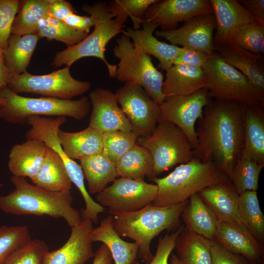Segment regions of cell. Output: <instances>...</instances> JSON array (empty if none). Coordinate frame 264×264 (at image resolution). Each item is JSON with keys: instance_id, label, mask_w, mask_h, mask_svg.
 I'll list each match as a JSON object with an SVG mask.
<instances>
[{"instance_id": "obj_5", "label": "cell", "mask_w": 264, "mask_h": 264, "mask_svg": "<svg viewBox=\"0 0 264 264\" xmlns=\"http://www.w3.org/2000/svg\"><path fill=\"white\" fill-rule=\"evenodd\" d=\"M82 9L91 16L94 22L93 31L77 44L57 52L52 63L54 67L63 65L70 67L75 62L85 57H95L106 65L110 77L114 78L117 66L106 59L105 52L109 42L115 36L123 33L107 10V3L97 2L91 5L84 4Z\"/></svg>"}, {"instance_id": "obj_18", "label": "cell", "mask_w": 264, "mask_h": 264, "mask_svg": "<svg viewBox=\"0 0 264 264\" xmlns=\"http://www.w3.org/2000/svg\"><path fill=\"white\" fill-rule=\"evenodd\" d=\"M213 241L227 250L242 256L252 264H259L263 257V243L240 223L219 221Z\"/></svg>"}, {"instance_id": "obj_9", "label": "cell", "mask_w": 264, "mask_h": 264, "mask_svg": "<svg viewBox=\"0 0 264 264\" xmlns=\"http://www.w3.org/2000/svg\"><path fill=\"white\" fill-rule=\"evenodd\" d=\"M136 143L147 149L152 156L154 166L151 181L194 157V148L185 134L166 121L158 122L150 135L138 137Z\"/></svg>"}, {"instance_id": "obj_15", "label": "cell", "mask_w": 264, "mask_h": 264, "mask_svg": "<svg viewBox=\"0 0 264 264\" xmlns=\"http://www.w3.org/2000/svg\"><path fill=\"white\" fill-rule=\"evenodd\" d=\"M210 13L213 11L209 0H157L147 10L144 21L161 30H172L176 28L179 22Z\"/></svg>"}, {"instance_id": "obj_51", "label": "cell", "mask_w": 264, "mask_h": 264, "mask_svg": "<svg viewBox=\"0 0 264 264\" xmlns=\"http://www.w3.org/2000/svg\"><path fill=\"white\" fill-rule=\"evenodd\" d=\"M8 71L5 65L3 50L0 47V89L7 86Z\"/></svg>"}, {"instance_id": "obj_34", "label": "cell", "mask_w": 264, "mask_h": 264, "mask_svg": "<svg viewBox=\"0 0 264 264\" xmlns=\"http://www.w3.org/2000/svg\"><path fill=\"white\" fill-rule=\"evenodd\" d=\"M49 1L20 0L17 15L12 23L11 34L21 36L36 34L41 21L49 17Z\"/></svg>"}, {"instance_id": "obj_3", "label": "cell", "mask_w": 264, "mask_h": 264, "mask_svg": "<svg viewBox=\"0 0 264 264\" xmlns=\"http://www.w3.org/2000/svg\"><path fill=\"white\" fill-rule=\"evenodd\" d=\"M188 200L167 206L151 203L134 212L112 213V223L120 237L133 240L138 246L137 257L146 264L154 258L150 250L153 239L162 231L176 230L181 214Z\"/></svg>"}, {"instance_id": "obj_54", "label": "cell", "mask_w": 264, "mask_h": 264, "mask_svg": "<svg viewBox=\"0 0 264 264\" xmlns=\"http://www.w3.org/2000/svg\"><path fill=\"white\" fill-rule=\"evenodd\" d=\"M2 186H3V184H0V188L2 187Z\"/></svg>"}, {"instance_id": "obj_33", "label": "cell", "mask_w": 264, "mask_h": 264, "mask_svg": "<svg viewBox=\"0 0 264 264\" xmlns=\"http://www.w3.org/2000/svg\"><path fill=\"white\" fill-rule=\"evenodd\" d=\"M117 177L150 180L153 170L152 156L144 147L136 143L115 163Z\"/></svg>"}, {"instance_id": "obj_27", "label": "cell", "mask_w": 264, "mask_h": 264, "mask_svg": "<svg viewBox=\"0 0 264 264\" xmlns=\"http://www.w3.org/2000/svg\"><path fill=\"white\" fill-rule=\"evenodd\" d=\"M58 136L64 152L72 160H80L102 152L103 133L89 127L75 132L59 129Z\"/></svg>"}, {"instance_id": "obj_17", "label": "cell", "mask_w": 264, "mask_h": 264, "mask_svg": "<svg viewBox=\"0 0 264 264\" xmlns=\"http://www.w3.org/2000/svg\"><path fill=\"white\" fill-rule=\"evenodd\" d=\"M93 228L91 220H82L71 228L68 240L61 248L46 253L43 264H85L94 255L90 239Z\"/></svg>"}, {"instance_id": "obj_30", "label": "cell", "mask_w": 264, "mask_h": 264, "mask_svg": "<svg viewBox=\"0 0 264 264\" xmlns=\"http://www.w3.org/2000/svg\"><path fill=\"white\" fill-rule=\"evenodd\" d=\"M79 160L90 194L102 192L117 177L115 163L102 152Z\"/></svg>"}, {"instance_id": "obj_26", "label": "cell", "mask_w": 264, "mask_h": 264, "mask_svg": "<svg viewBox=\"0 0 264 264\" xmlns=\"http://www.w3.org/2000/svg\"><path fill=\"white\" fill-rule=\"evenodd\" d=\"M90 239L91 242H100L107 246L115 264H131L137 259L138 244L121 238L113 227L110 215L103 219L98 227L93 228Z\"/></svg>"}, {"instance_id": "obj_50", "label": "cell", "mask_w": 264, "mask_h": 264, "mask_svg": "<svg viewBox=\"0 0 264 264\" xmlns=\"http://www.w3.org/2000/svg\"><path fill=\"white\" fill-rule=\"evenodd\" d=\"M113 258L106 245L103 243L94 252L92 264H112Z\"/></svg>"}, {"instance_id": "obj_14", "label": "cell", "mask_w": 264, "mask_h": 264, "mask_svg": "<svg viewBox=\"0 0 264 264\" xmlns=\"http://www.w3.org/2000/svg\"><path fill=\"white\" fill-rule=\"evenodd\" d=\"M216 27L214 15L210 13L189 19L178 28L155 31V35L172 45L211 54L215 51L213 33Z\"/></svg>"}, {"instance_id": "obj_31", "label": "cell", "mask_w": 264, "mask_h": 264, "mask_svg": "<svg viewBox=\"0 0 264 264\" xmlns=\"http://www.w3.org/2000/svg\"><path fill=\"white\" fill-rule=\"evenodd\" d=\"M40 39L37 34L10 35L7 46L3 51L5 65L8 72L21 74L27 71Z\"/></svg>"}, {"instance_id": "obj_21", "label": "cell", "mask_w": 264, "mask_h": 264, "mask_svg": "<svg viewBox=\"0 0 264 264\" xmlns=\"http://www.w3.org/2000/svg\"><path fill=\"white\" fill-rule=\"evenodd\" d=\"M215 51L225 63L246 77L258 90L264 92L263 56L251 53L232 43L215 45Z\"/></svg>"}, {"instance_id": "obj_38", "label": "cell", "mask_w": 264, "mask_h": 264, "mask_svg": "<svg viewBox=\"0 0 264 264\" xmlns=\"http://www.w3.org/2000/svg\"><path fill=\"white\" fill-rule=\"evenodd\" d=\"M36 34L41 38L63 42L67 47L77 44L88 35L75 30L62 21L49 17L41 21Z\"/></svg>"}, {"instance_id": "obj_1", "label": "cell", "mask_w": 264, "mask_h": 264, "mask_svg": "<svg viewBox=\"0 0 264 264\" xmlns=\"http://www.w3.org/2000/svg\"><path fill=\"white\" fill-rule=\"evenodd\" d=\"M244 106L236 101L211 99L196 130L193 158L215 163L228 178L242 154Z\"/></svg>"}, {"instance_id": "obj_12", "label": "cell", "mask_w": 264, "mask_h": 264, "mask_svg": "<svg viewBox=\"0 0 264 264\" xmlns=\"http://www.w3.org/2000/svg\"><path fill=\"white\" fill-rule=\"evenodd\" d=\"M211 99L203 88L193 94L167 97L160 105L158 122H170L186 136L194 149L198 144L196 121L203 116V109Z\"/></svg>"}, {"instance_id": "obj_2", "label": "cell", "mask_w": 264, "mask_h": 264, "mask_svg": "<svg viewBox=\"0 0 264 264\" xmlns=\"http://www.w3.org/2000/svg\"><path fill=\"white\" fill-rule=\"evenodd\" d=\"M14 190L0 196V210L13 215H47L63 218L71 228L82 220L80 212L72 207L70 191L54 192L13 176L10 179Z\"/></svg>"}, {"instance_id": "obj_46", "label": "cell", "mask_w": 264, "mask_h": 264, "mask_svg": "<svg viewBox=\"0 0 264 264\" xmlns=\"http://www.w3.org/2000/svg\"><path fill=\"white\" fill-rule=\"evenodd\" d=\"M182 47L183 50L176 57L173 65L183 64L202 67L211 54L196 49Z\"/></svg>"}, {"instance_id": "obj_35", "label": "cell", "mask_w": 264, "mask_h": 264, "mask_svg": "<svg viewBox=\"0 0 264 264\" xmlns=\"http://www.w3.org/2000/svg\"><path fill=\"white\" fill-rule=\"evenodd\" d=\"M238 214L240 223L261 243L264 242V216L257 191H246L239 194Z\"/></svg>"}, {"instance_id": "obj_52", "label": "cell", "mask_w": 264, "mask_h": 264, "mask_svg": "<svg viewBox=\"0 0 264 264\" xmlns=\"http://www.w3.org/2000/svg\"><path fill=\"white\" fill-rule=\"evenodd\" d=\"M170 260L171 264H187L181 261L177 256L174 254H171Z\"/></svg>"}, {"instance_id": "obj_19", "label": "cell", "mask_w": 264, "mask_h": 264, "mask_svg": "<svg viewBox=\"0 0 264 264\" xmlns=\"http://www.w3.org/2000/svg\"><path fill=\"white\" fill-rule=\"evenodd\" d=\"M216 22L213 37L215 45L231 42L235 33L242 26L257 22L254 17L236 0H210Z\"/></svg>"}, {"instance_id": "obj_49", "label": "cell", "mask_w": 264, "mask_h": 264, "mask_svg": "<svg viewBox=\"0 0 264 264\" xmlns=\"http://www.w3.org/2000/svg\"><path fill=\"white\" fill-rule=\"evenodd\" d=\"M239 1L254 17L257 22L264 25V0H242Z\"/></svg>"}, {"instance_id": "obj_48", "label": "cell", "mask_w": 264, "mask_h": 264, "mask_svg": "<svg viewBox=\"0 0 264 264\" xmlns=\"http://www.w3.org/2000/svg\"><path fill=\"white\" fill-rule=\"evenodd\" d=\"M75 12L72 5L65 0H50L49 17L63 21Z\"/></svg>"}, {"instance_id": "obj_37", "label": "cell", "mask_w": 264, "mask_h": 264, "mask_svg": "<svg viewBox=\"0 0 264 264\" xmlns=\"http://www.w3.org/2000/svg\"><path fill=\"white\" fill-rule=\"evenodd\" d=\"M264 167V164L241 155L229 178L239 194L246 191H257L260 174Z\"/></svg>"}, {"instance_id": "obj_10", "label": "cell", "mask_w": 264, "mask_h": 264, "mask_svg": "<svg viewBox=\"0 0 264 264\" xmlns=\"http://www.w3.org/2000/svg\"><path fill=\"white\" fill-rule=\"evenodd\" d=\"M7 87L17 94L30 93L70 100L88 91L91 84L75 79L66 66L44 75H34L27 71L21 74L8 72Z\"/></svg>"}, {"instance_id": "obj_36", "label": "cell", "mask_w": 264, "mask_h": 264, "mask_svg": "<svg viewBox=\"0 0 264 264\" xmlns=\"http://www.w3.org/2000/svg\"><path fill=\"white\" fill-rule=\"evenodd\" d=\"M157 0H114L107 4V10L117 25L123 29L129 17L133 29H139L148 8Z\"/></svg>"}, {"instance_id": "obj_53", "label": "cell", "mask_w": 264, "mask_h": 264, "mask_svg": "<svg viewBox=\"0 0 264 264\" xmlns=\"http://www.w3.org/2000/svg\"><path fill=\"white\" fill-rule=\"evenodd\" d=\"M5 104V100L0 95V118L1 115V109Z\"/></svg>"}, {"instance_id": "obj_4", "label": "cell", "mask_w": 264, "mask_h": 264, "mask_svg": "<svg viewBox=\"0 0 264 264\" xmlns=\"http://www.w3.org/2000/svg\"><path fill=\"white\" fill-rule=\"evenodd\" d=\"M228 179L215 163L193 158L180 164L167 176L152 180L157 185L158 192L151 204L167 206L182 203L203 189Z\"/></svg>"}, {"instance_id": "obj_42", "label": "cell", "mask_w": 264, "mask_h": 264, "mask_svg": "<svg viewBox=\"0 0 264 264\" xmlns=\"http://www.w3.org/2000/svg\"><path fill=\"white\" fill-rule=\"evenodd\" d=\"M48 251L44 241L38 239L31 240L15 251L4 264H43Z\"/></svg>"}, {"instance_id": "obj_28", "label": "cell", "mask_w": 264, "mask_h": 264, "mask_svg": "<svg viewBox=\"0 0 264 264\" xmlns=\"http://www.w3.org/2000/svg\"><path fill=\"white\" fill-rule=\"evenodd\" d=\"M180 217L187 229L209 240H214L219 220L198 193L190 198Z\"/></svg>"}, {"instance_id": "obj_11", "label": "cell", "mask_w": 264, "mask_h": 264, "mask_svg": "<svg viewBox=\"0 0 264 264\" xmlns=\"http://www.w3.org/2000/svg\"><path fill=\"white\" fill-rule=\"evenodd\" d=\"M157 192L156 184L119 177L97 194L96 199L101 206L109 208L110 214L131 212L152 203Z\"/></svg>"}, {"instance_id": "obj_6", "label": "cell", "mask_w": 264, "mask_h": 264, "mask_svg": "<svg viewBox=\"0 0 264 264\" xmlns=\"http://www.w3.org/2000/svg\"><path fill=\"white\" fill-rule=\"evenodd\" d=\"M0 95L5 100L0 118L16 124H25L31 116H68L80 120L86 117L90 110V101L86 96L77 100L31 98L20 95L7 86L0 89Z\"/></svg>"}, {"instance_id": "obj_24", "label": "cell", "mask_w": 264, "mask_h": 264, "mask_svg": "<svg viewBox=\"0 0 264 264\" xmlns=\"http://www.w3.org/2000/svg\"><path fill=\"white\" fill-rule=\"evenodd\" d=\"M264 106L244 105L242 155L264 164Z\"/></svg>"}, {"instance_id": "obj_8", "label": "cell", "mask_w": 264, "mask_h": 264, "mask_svg": "<svg viewBox=\"0 0 264 264\" xmlns=\"http://www.w3.org/2000/svg\"><path fill=\"white\" fill-rule=\"evenodd\" d=\"M113 49L118 64L114 78L141 86L158 105L165 100L162 91L164 76L154 65L150 55L135 48L130 39L122 34Z\"/></svg>"}, {"instance_id": "obj_16", "label": "cell", "mask_w": 264, "mask_h": 264, "mask_svg": "<svg viewBox=\"0 0 264 264\" xmlns=\"http://www.w3.org/2000/svg\"><path fill=\"white\" fill-rule=\"evenodd\" d=\"M89 99L92 110L88 127L102 133L116 130L132 131L115 93L104 88H97L89 93Z\"/></svg>"}, {"instance_id": "obj_7", "label": "cell", "mask_w": 264, "mask_h": 264, "mask_svg": "<svg viewBox=\"0 0 264 264\" xmlns=\"http://www.w3.org/2000/svg\"><path fill=\"white\" fill-rule=\"evenodd\" d=\"M205 88L210 98L264 106V92L258 90L242 73L214 51L202 66Z\"/></svg>"}, {"instance_id": "obj_44", "label": "cell", "mask_w": 264, "mask_h": 264, "mask_svg": "<svg viewBox=\"0 0 264 264\" xmlns=\"http://www.w3.org/2000/svg\"><path fill=\"white\" fill-rule=\"evenodd\" d=\"M184 227V224L180 225L175 231L159 239L155 255L148 264H168V259L175 248L176 239ZM131 264H141L136 259Z\"/></svg>"}, {"instance_id": "obj_41", "label": "cell", "mask_w": 264, "mask_h": 264, "mask_svg": "<svg viewBox=\"0 0 264 264\" xmlns=\"http://www.w3.org/2000/svg\"><path fill=\"white\" fill-rule=\"evenodd\" d=\"M231 43L251 53L264 56V25L254 22L242 26L233 35Z\"/></svg>"}, {"instance_id": "obj_45", "label": "cell", "mask_w": 264, "mask_h": 264, "mask_svg": "<svg viewBox=\"0 0 264 264\" xmlns=\"http://www.w3.org/2000/svg\"><path fill=\"white\" fill-rule=\"evenodd\" d=\"M211 255V264H252L242 256L227 250L213 241Z\"/></svg>"}, {"instance_id": "obj_47", "label": "cell", "mask_w": 264, "mask_h": 264, "mask_svg": "<svg viewBox=\"0 0 264 264\" xmlns=\"http://www.w3.org/2000/svg\"><path fill=\"white\" fill-rule=\"evenodd\" d=\"M63 21L75 30L87 34H88L90 28L94 24V20L91 16H81L75 13L70 14Z\"/></svg>"}, {"instance_id": "obj_32", "label": "cell", "mask_w": 264, "mask_h": 264, "mask_svg": "<svg viewBox=\"0 0 264 264\" xmlns=\"http://www.w3.org/2000/svg\"><path fill=\"white\" fill-rule=\"evenodd\" d=\"M212 242L184 226L176 239L174 249L176 256L187 264H211Z\"/></svg>"}, {"instance_id": "obj_40", "label": "cell", "mask_w": 264, "mask_h": 264, "mask_svg": "<svg viewBox=\"0 0 264 264\" xmlns=\"http://www.w3.org/2000/svg\"><path fill=\"white\" fill-rule=\"evenodd\" d=\"M137 137L132 131L116 130L103 133L102 153L116 163L136 143Z\"/></svg>"}, {"instance_id": "obj_13", "label": "cell", "mask_w": 264, "mask_h": 264, "mask_svg": "<svg viewBox=\"0 0 264 264\" xmlns=\"http://www.w3.org/2000/svg\"><path fill=\"white\" fill-rule=\"evenodd\" d=\"M118 105L138 136L149 135L156 127L160 105L140 86L129 82L115 92Z\"/></svg>"}, {"instance_id": "obj_25", "label": "cell", "mask_w": 264, "mask_h": 264, "mask_svg": "<svg viewBox=\"0 0 264 264\" xmlns=\"http://www.w3.org/2000/svg\"><path fill=\"white\" fill-rule=\"evenodd\" d=\"M166 71L162 85L165 98L190 95L205 88V77L202 67L177 64Z\"/></svg>"}, {"instance_id": "obj_22", "label": "cell", "mask_w": 264, "mask_h": 264, "mask_svg": "<svg viewBox=\"0 0 264 264\" xmlns=\"http://www.w3.org/2000/svg\"><path fill=\"white\" fill-rule=\"evenodd\" d=\"M219 222L240 223L239 194L229 179L210 186L198 193Z\"/></svg>"}, {"instance_id": "obj_39", "label": "cell", "mask_w": 264, "mask_h": 264, "mask_svg": "<svg viewBox=\"0 0 264 264\" xmlns=\"http://www.w3.org/2000/svg\"><path fill=\"white\" fill-rule=\"evenodd\" d=\"M31 240L26 225L0 226V264Z\"/></svg>"}, {"instance_id": "obj_29", "label": "cell", "mask_w": 264, "mask_h": 264, "mask_svg": "<svg viewBox=\"0 0 264 264\" xmlns=\"http://www.w3.org/2000/svg\"><path fill=\"white\" fill-rule=\"evenodd\" d=\"M34 185L49 191H70L72 182L59 155L47 147L44 162L35 177Z\"/></svg>"}, {"instance_id": "obj_20", "label": "cell", "mask_w": 264, "mask_h": 264, "mask_svg": "<svg viewBox=\"0 0 264 264\" xmlns=\"http://www.w3.org/2000/svg\"><path fill=\"white\" fill-rule=\"evenodd\" d=\"M158 26L144 21L141 28H128L123 33L128 37L133 46L142 52L155 57L159 61L158 67L166 70L173 65L176 57L183 50L179 47L161 42L154 35Z\"/></svg>"}, {"instance_id": "obj_23", "label": "cell", "mask_w": 264, "mask_h": 264, "mask_svg": "<svg viewBox=\"0 0 264 264\" xmlns=\"http://www.w3.org/2000/svg\"><path fill=\"white\" fill-rule=\"evenodd\" d=\"M47 148L44 143L36 139H27L13 146L8 161V168L13 176L33 179L44 162Z\"/></svg>"}, {"instance_id": "obj_43", "label": "cell", "mask_w": 264, "mask_h": 264, "mask_svg": "<svg viewBox=\"0 0 264 264\" xmlns=\"http://www.w3.org/2000/svg\"><path fill=\"white\" fill-rule=\"evenodd\" d=\"M19 0H0V47L4 51L11 35L14 19L19 9Z\"/></svg>"}]
</instances>
